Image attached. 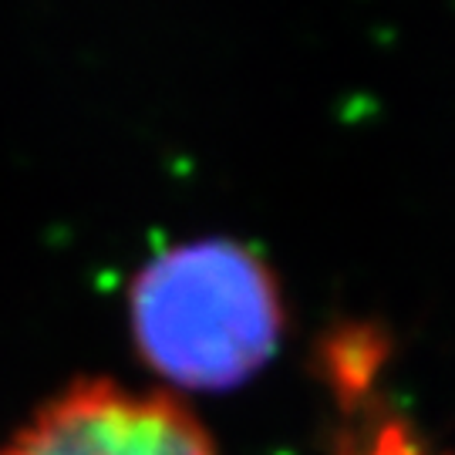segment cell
<instances>
[{"label": "cell", "mask_w": 455, "mask_h": 455, "mask_svg": "<svg viewBox=\"0 0 455 455\" xmlns=\"http://www.w3.org/2000/svg\"><path fill=\"white\" fill-rule=\"evenodd\" d=\"M129 310L148 368L199 391L233 388L260 371L283 327L270 267L233 240L152 257L132 283Z\"/></svg>", "instance_id": "6da1fadb"}, {"label": "cell", "mask_w": 455, "mask_h": 455, "mask_svg": "<svg viewBox=\"0 0 455 455\" xmlns=\"http://www.w3.org/2000/svg\"><path fill=\"white\" fill-rule=\"evenodd\" d=\"M0 455H216V449L169 395L78 381L41 408Z\"/></svg>", "instance_id": "7a4b0ae2"}, {"label": "cell", "mask_w": 455, "mask_h": 455, "mask_svg": "<svg viewBox=\"0 0 455 455\" xmlns=\"http://www.w3.org/2000/svg\"><path fill=\"white\" fill-rule=\"evenodd\" d=\"M381 358H385V338L374 327L338 331L327 347V371H331L334 388L341 391L344 398L361 395L374 371L381 368Z\"/></svg>", "instance_id": "3957f363"}]
</instances>
